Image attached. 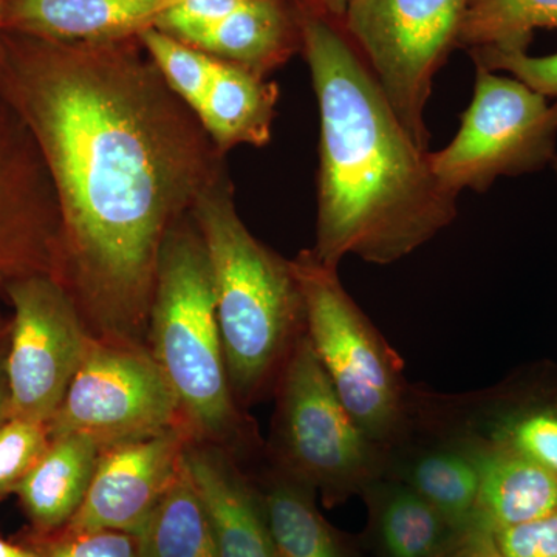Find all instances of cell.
I'll return each mask as SVG.
<instances>
[{"mask_svg": "<svg viewBox=\"0 0 557 557\" xmlns=\"http://www.w3.org/2000/svg\"><path fill=\"white\" fill-rule=\"evenodd\" d=\"M0 97L38 146L61 214L57 281L95 338L146 344L161 248L226 168L138 38L3 32Z\"/></svg>", "mask_w": 557, "mask_h": 557, "instance_id": "1", "label": "cell"}, {"mask_svg": "<svg viewBox=\"0 0 557 557\" xmlns=\"http://www.w3.org/2000/svg\"><path fill=\"white\" fill-rule=\"evenodd\" d=\"M298 3V2H296ZM300 51L319 110L317 242L324 265L346 256L398 262L448 228L458 196L432 171L338 22L298 3Z\"/></svg>", "mask_w": 557, "mask_h": 557, "instance_id": "2", "label": "cell"}, {"mask_svg": "<svg viewBox=\"0 0 557 557\" xmlns=\"http://www.w3.org/2000/svg\"><path fill=\"white\" fill-rule=\"evenodd\" d=\"M207 247L231 388L240 408L274 391L300 336L306 300L292 260L267 247L237 211L228 170L190 209Z\"/></svg>", "mask_w": 557, "mask_h": 557, "instance_id": "3", "label": "cell"}, {"mask_svg": "<svg viewBox=\"0 0 557 557\" xmlns=\"http://www.w3.org/2000/svg\"><path fill=\"white\" fill-rule=\"evenodd\" d=\"M146 346L197 442L234 450L255 434L231 388L207 247L190 215L161 248Z\"/></svg>", "mask_w": 557, "mask_h": 557, "instance_id": "4", "label": "cell"}, {"mask_svg": "<svg viewBox=\"0 0 557 557\" xmlns=\"http://www.w3.org/2000/svg\"><path fill=\"white\" fill-rule=\"evenodd\" d=\"M306 300L307 336L344 408L388 453L409 432V387L403 362L380 330L310 249L292 259Z\"/></svg>", "mask_w": 557, "mask_h": 557, "instance_id": "5", "label": "cell"}, {"mask_svg": "<svg viewBox=\"0 0 557 557\" xmlns=\"http://www.w3.org/2000/svg\"><path fill=\"white\" fill-rule=\"evenodd\" d=\"M271 465L338 504L386 478L392 453L358 426L341 401L307 332L274 386Z\"/></svg>", "mask_w": 557, "mask_h": 557, "instance_id": "6", "label": "cell"}, {"mask_svg": "<svg viewBox=\"0 0 557 557\" xmlns=\"http://www.w3.org/2000/svg\"><path fill=\"white\" fill-rule=\"evenodd\" d=\"M556 146L557 100L512 76L475 67L474 97L456 138L429 159L446 189L482 194L497 178L552 166Z\"/></svg>", "mask_w": 557, "mask_h": 557, "instance_id": "7", "label": "cell"}, {"mask_svg": "<svg viewBox=\"0 0 557 557\" xmlns=\"http://www.w3.org/2000/svg\"><path fill=\"white\" fill-rule=\"evenodd\" d=\"M467 0H348L339 25L420 148L438 70L457 47Z\"/></svg>", "mask_w": 557, "mask_h": 557, "instance_id": "8", "label": "cell"}, {"mask_svg": "<svg viewBox=\"0 0 557 557\" xmlns=\"http://www.w3.org/2000/svg\"><path fill=\"white\" fill-rule=\"evenodd\" d=\"M175 426H186L177 395L148 346L101 338L49 421L50 438L83 435L101 449Z\"/></svg>", "mask_w": 557, "mask_h": 557, "instance_id": "9", "label": "cell"}, {"mask_svg": "<svg viewBox=\"0 0 557 557\" xmlns=\"http://www.w3.org/2000/svg\"><path fill=\"white\" fill-rule=\"evenodd\" d=\"M10 319L11 418L49 424L89 354L95 336L67 292L47 274L3 288Z\"/></svg>", "mask_w": 557, "mask_h": 557, "instance_id": "10", "label": "cell"}, {"mask_svg": "<svg viewBox=\"0 0 557 557\" xmlns=\"http://www.w3.org/2000/svg\"><path fill=\"white\" fill-rule=\"evenodd\" d=\"M61 214L38 146L0 97V293L17 278L60 269Z\"/></svg>", "mask_w": 557, "mask_h": 557, "instance_id": "11", "label": "cell"}, {"mask_svg": "<svg viewBox=\"0 0 557 557\" xmlns=\"http://www.w3.org/2000/svg\"><path fill=\"white\" fill-rule=\"evenodd\" d=\"M189 429L175 426L102 448L89 490L60 531H126L137 536L185 463Z\"/></svg>", "mask_w": 557, "mask_h": 557, "instance_id": "12", "label": "cell"}, {"mask_svg": "<svg viewBox=\"0 0 557 557\" xmlns=\"http://www.w3.org/2000/svg\"><path fill=\"white\" fill-rule=\"evenodd\" d=\"M178 0H3L7 33L67 44L138 38Z\"/></svg>", "mask_w": 557, "mask_h": 557, "instance_id": "13", "label": "cell"}, {"mask_svg": "<svg viewBox=\"0 0 557 557\" xmlns=\"http://www.w3.org/2000/svg\"><path fill=\"white\" fill-rule=\"evenodd\" d=\"M186 467L207 509L219 557H276L259 493L230 450L190 440Z\"/></svg>", "mask_w": 557, "mask_h": 557, "instance_id": "14", "label": "cell"}, {"mask_svg": "<svg viewBox=\"0 0 557 557\" xmlns=\"http://www.w3.org/2000/svg\"><path fill=\"white\" fill-rule=\"evenodd\" d=\"M478 460L480 487L474 525L496 533L557 508V475L516 450L465 438Z\"/></svg>", "mask_w": 557, "mask_h": 557, "instance_id": "15", "label": "cell"}, {"mask_svg": "<svg viewBox=\"0 0 557 557\" xmlns=\"http://www.w3.org/2000/svg\"><path fill=\"white\" fill-rule=\"evenodd\" d=\"M186 44L267 78L300 50L298 3L249 0Z\"/></svg>", "mask_w": 557, "mask_h": 557, "instance_id": "16", "label": "cell"}, {"mask_svg": "<svg viewBox=\"0 0 557 557\" xmlns=\"http://www.w3.org/2000/svg\"><path fill=\"white\" fill-rule=\"evenodd\" d=\"M101 448L83 435H61L16 487L17 497L39 536L62 530L89 490Z\"/></svg>", "mask_w": 557, "mask_h": 557, "instance_id": "17", "label": "cell"}, {"mask_svg": "<svg viewBox=\"0 0 557 557\" xmlns=\"http://www.w3.org/2000/svg\"><path fill=\"white\" fill-rule=\"evenodd\" d=\"M277 101L276 83L218 60L203 100L194 113L212 143L226 156L242 145L252 148L269 145Z\"/></svg>", "mask_w": 557, "mask_h": 557, "instance_id": "18", "label": "cell"}, {"mask_svg": "<svg viewBox=\"0 0 557 557\" xmlns=\"http://www.w3.org/2000/svg\"><path fill=\"white\" fill-rule=\"evenodd\" d=\"M387 474L397 479L432 505L456 533L474 525L480 472L467 440L420 450L399 467L391 465Z\"/></svg>", "mask_w": 557, "mask_h": 557, "instance_id": "19", "label": "cell"}, {"mask_svg": "<svg viewBox=\"0 0 557 557\" xmlns=\"http://www.w3.org/2000/svg\"><path fill=\"white\" fill-rule=\"evenodd\" d=\"M362 496L375 512L384 557H442L458 537L437 509L401 480L387 474Z\"/></svg>", "mask_w": 557, "mask_h": 557, "instance_id": "20", "label": "cell"}, {"mask_svg": "<svg viewBox=\"0 0 557 557\" xmlns=\"http://www.w3.org/2000/svg\"><path fill=\"white\" fill-rule=\"evenodd\" d=\"M317 491L274 465L259 494L276 557H346L338 537L319 515Z\"/></svg>", "mask_w": 557, "mask_h": 557, "instance_id": "21", "label": "cell"}, {"mask_svg": "<svg viewBox=\"0 0 557 557\" xmlns=\"http://www.w3.org/2000/svg\"><path fill=\"white\" fill-rule=\"evenodd\" d=\"M137 537L139 557H219L207 509L186 460Z\"/></svg>", "mask_w": 557, "mask_h": 557, "instance_id": "22", "label": "cell"}, {"mask_svg": "<svg viewBox=\"0 0 557 557\" xmlns=\"http://www.w3.org/2000/svg\"><path fill=\"white\" fill-rule=\"evenodd\" d=\"M536 30H557V0H467L457 47L528 51Z\"/></svg>", "mask_w": 557, "mask_h": 557, "instance_id": "23", "label": "cell"}, {"mask_svg": "<svg viewBox=\"0 0 557 557\" xmlns=\"http://www.w3.org/2000/svg\"><path fill=\"white\" fill-rule=\"evenodd\" d=\"M537 461L557 475V399H527L498 412L474 435Z\"/></svg>", "mask_w": 557, "mask_h": 557, "instance_id": "24", "label": "cell"}, {"mask_svg": "<svg viewBox=\"0 0 557 557\" xmlns=\"http://www.w3.org/2000/svg\"><path fill=\"white\" fill-rule=\"evenodd\" d=\"M138 39L168 87L196 112L214 75L218 60L156 27L143 32Z\"/></svg>", "mask_w": 557, "mask_h": 557, "instance_id": "25", "label": "cell"}, {"mask_svg": "<svg viewBox=\"0 0 557 557\" xmlns=\"http://www.w3.org/2000/svg\"><path fill=\"white\" fill-rule=\"evenodd\" d=\"M49 424L10 418L0 424V500L16 493L50 443Z\"/></svg>", "mask_w": 557, "mask_h": 557, "instance_id": "26", "label": "cell"}, {"mask_svg": "<svg viewBox=\"0 0 557 557\" xmlns=\"http://www.w3.org/2000/svg\"><path fill=\"white\" fill-rule=\"evenodd\" d=\"M40 557H139L138 537L126 531H58L40 536Z\"/></svg>", "mask_w": 557, "mask_h": 557, "instance_id": "27", "label": "cell"}, {"mask_svg": "<svg viewBox=\"0 0 557 557\" xmlns=\"http://www.w3.org/2000/svg\"><path fill=\"white\" fill-rule=\"evenodd\" d=\"M475 67L509 73L549 100H557V53L531 57L528 51L478 49L469 51Z\"/></svg>", "mask_w": 557, "mask_h": 557, "instance_id": "28", "label": "cell"}, {"mask_svg": "<svg viewBox=\"0 0 557 557\" xmlns=\"http://www.w3.org/2000/svg\"><path fill=\"white\" fill-rule=\"evenodd\" d=\"M248 2L249 0H178L160 17L156 28L183 42H189L194 36L225 20Z\"/></svg>", "mask_w": 557, "mask_h": 557, "instance_id": "29", "label": "cell"}, {"mask_svg": "<svg viewBox=\"0 0 557 557\" xmlns=\"http://www.w3.org/2000/svg\"><path fill=\"white\" fill-rule=\"evenodd\" d=\"M504 557H557V508L542 518L493 533Z\"/></svg>", "mask_w": 557, "mask_h": 557, "instance_id": "30", "label": "cell"}, {"mask_svg": "<svg viewBox=\"0 0 557 557\" xmlns=\"http://www.w3.org/2000/svg\"><path fill=\"white\" fill-rule=\"evenodd\" d=\"M442 557H504L498 552L493 533L483 528L472 527L458 534L456 541Z\"/></svg>", "mask_w": 557, "mask_h": 557, "instance_id": "31", "label": "cell"}, {"mask_svg": "<svg viewBox=\"0 0 557 557\" xmlns=\"http://www.w3.org/2000/svg\"><path fill=\"white\" fill-rule=\"evenodd\" d=\"M10 321L0 327V424L11 418V392L7 357H9Z\"/></svg>", "mask_w": 557, "mask_h": 557, "instance_id": "32", "label": "cell"}, {"mask_svg": "<svg viewBox=\"0 0 557 557\" xmlns=\"http://www.w3.org/2000/svg\"><path fill=\"white\" fill-rule=\"evenodd\" d=\"M298 3L339 24L346 13L348 0H300Z\"/></svg>", "mask_w": 557, "mask_h": 557, "instance_id": "33", "label": "cell"}, {"mask_svg": "<svg viewBox=\"0 0 557 557\" xmlns=\"http://www.w3.org/2000/svg\"><path fill=\"white\" fill-rule=\"evenodd\" d=\"M0 557H40L36 549L21 547L0 539Z\"/></svg>", "mask_w": 557, "mask_h": 557, "instance_id": "34", "label": "cell"}, {"mask_svg": "<svg viewBox=\"0 0 557 557\" xmlns=\"http://www.w3.org/2000/svg\"><path fill=\"white\" fill-rule=\"evenodd\" d=\"M2 5L3 0H0V58H2L3 51Z\"/></svg>", "mask_w": 557, "mask_h": 557, "instance_id": "35", "label": "cell"}, {"mask_svg": "<svg viewBox=\"0 0 557 557\" xmlns=\"http://www.w3.org/2000/svg\"><path fill=\"white\" fill-rule=\"evenodd\" d=\"M0 298H3L2 293H0ZM7 322H9V321H7V319L3 318L2 310H0V327H2V325H5Z\"/></svg>", "mask_w": 557, "mask_h": 557, "instance_id": "36", "label": "cell"}, {"mask_svg": "<svg viewBox=\"0 0 557 557\" xmlns=\"http://www.w3.org/2000/svg\"><path fill=\"white\" fill-rule=\"evenodd\" d=\"M552 168H553V171H555V175H556V180H557V156H556V159L553 160Z\"/></svg>", "mask_w": 557, "mask_h": 557, "instance_id": "37", "label": "cell"}, {"mask_svg": "<svg viewBox=\"0 0 557 557\" xmlns=\"http://www.w3.org/2000/svg\"><path fill=\"white\" fill-rule=\"evenodd\" d=\"M295 2H300V0H295Z\"/></svg>", "mask_w": 557, "mask_h": 557, "instance_id": "38", "label": "cell"}]
</instances>
